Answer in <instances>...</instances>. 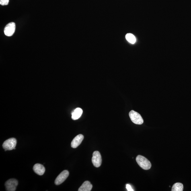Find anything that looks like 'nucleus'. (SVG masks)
Returning <instances> with one entry per match:
<instances>
[{"label": "nucleus", "mask_w": 191, "mask_h": 191, "mask_svg": "<svg viewBox=\"0 0 191 191\" xmlns=\"http://www.w3.org/2000/svg\"><path fill=\"white\" fill-rule=\"evenodd\" d=\"M136 160L138 165L145 170H148L151 168V165L150 161L145 157L142 155H138Z\"/></svg>", "instance_id": "nucleus-1"}, {"label": "nucleus", "mask_w": 191, "mask_h": 191, "mask_svg": "<svg viewBox=\"0 0 191 191\" xmlns=\"http://www.w3.org/2000/svg\"><path fill=\"white\" fill-rule=\"evenodd\" d=\"M129 116L132 122L134 124L141 125L143 123V120L140 114L134 110L131 111L129 114Z\"/></svg>", "instance_id": "nucleus-2"}, {"label": "nucleus", "mask_w": 191, "mask_h": 191, "mask_svg": "<svg viewBox=\"0 0 191 191\" xmlns=\"http://www.w3.org/2000/svg\"><path fill=\"white\" fill-rule=\"evenodd\" d=\"M17 141L15 138H10L8 139L4 142L3 147L5 151H11L13 149H15V147L16 146Z\"/></svg>", "instance_id": "nucleus-3"}, {"label": "nucleus", "mask_w": 191, "mask_h": 191, "mask_svg": "<svg viewBox=\"0 0 191 191\" xmlns=\"http://www.w3.org/2000/svg\"><path fill=\"white\" fill-rule=\"evenodd\" d=\"M18 184V181L16 179H10L5 183V186L6 190L7 191H15Z\"/></svg>", "instance_id": "nucleus-4"}, {"label": "nucleus", "mask_w": 191, "mask_h": 191, "mask_svg": "<svg viewBox=\"0 0 191 191\" xmlns=\"http://www.w3.org/2000/svg\"><path fill=\"white\" fill-rule=\"evenodd\" d=\"M102 157L100 153L98 151H96L93 153L92 158V163L94 166L98 167L101 166L102 163Z\"/></svg>", "instance_id": "nucleus-5"}, {"label": "nucleus", "mask_w": 191, "mask_h": 191, "mask_svg": "<svg viewBox=\"0 0 191 191\" xmlns=\"http://www.w3.org/2000/svg\"><path fill=\"white\" fill-rule=\"evenodd\" d=\"M16 25L15 23L11 22L8 23L4 29V33L6 36L10 37L13 36L15 32Z\"/></svg>", "instance_id": "nucleus-6"}, {"label": "nucleus", "mask_w": 191, "mask_h": 191, "mask_svg": "<svg viewBox=\"0 0 191 191\" xmlns=\"http://www.w3.org/2000/svg\"><path fill=\"white\" fill-rule=\"evenodd\" d=\"M69 175V171L64 170L58 175L56 178L55 182V184L56 185L61 184L65 181Z\"/></svg>", "instance_id": "nucleus-7"}, {"label": "nucleus", "mask_w": 191, "mask_h": 191, "mask_svg": "<svg viewBox=\"0 0 191 191\" xmlns=\"http://www.w3.org/2000/svg\"><path fill=\"white\" fill-rule=\"evenodd\" d=\"M84 137L82 134H80L76 136L72 141L71 144V147L75 148L81 145L83 141Z\"/></svg>", "instance_id": "nucleus-8"}, {"label": "nucleus", "mask_w": 191, "mask_h": 191, "mask_svg": "<svg viewBox=\"0 0 191 191\" xmlns=\"http://www.w3.org/2000/svg\"><path fill=\"white\" fill-rule=\"evenodd\" d=\"M34 172L40 176H42L45 172V168L43 165L39 163L35 164L33 167Z\"/></svg>", "instance_id": "nucleus-9"}, {"label": "nucleus", "mask_w": 191, "mask_h": 191, "mask_svg": "<svg viewBox=\"0 0 191 191\" xmlns=\"http://www.w3.org/2000/svg\"><path fill=\"white\" fill-rule=\"evenodd\" d=\"M93 188V185L88 181L83 183L78 190L79 191H90Z\"/></svg>", "instance_id": "nucleus-10"}, {"label": "nucleus", "mask_w": 191, "mask_h": 191, "mask_svg": "<svg viewBox=\"0 0 191 191\" xmlns=\"http://www.w3.org/2000/svg\"><path fill=\"white\" fill-rule=\"evenodd\" d=\"M83 111L81 108L75 109L72 113V118L73 120H76L81 117Z\"/></svg>", "instance_id": "nucleus-11"}, {"label": "nucleus", "mask_w": 191, "mask_h": 191, "mask_svg": "<svg viewBox=\"0 0 191 191\" xmlns=\"http://www.w3.org/2000/svg\"><path fill=\"white\" fill-rule=\"evenodd\" d=\"M184 185L180 183H177L173 185L172 188V191H182L184 190Z\"/></svg>", "instance_id": "nucleus-12"}, {"label": "nucleus", "mask_w": 191, "mask_h": 191, "mask_svg": "<svg viewBox=\"0 0 191 191\" xmlns=\"http://www.w3.org/2000/svg\"><path fill=\"white\" fill-rule=\"evenodd\" d=\"M126 40L128 42L132 44L135 43L136 42V38L133 34H128L126 36Z\"/></svg>", "instance_id": "nucleus-13"}, {"label": "nucleus", "mask_w": 191, "mask_h": 191, "mask_svg": "<svg viewBox=\"0 0 191 191\" xmlns=\"http://www.w3.org/2000/svg\"><path fill=\"white\" fill-rule=\"evenodd\" d=\"M9 2V0H0V4L1 5H7Z\"/></svg>", "instance_id": "nucleus-14"}, {"label": "nucleus", "mask_w": 191, "mask_h": 191, "mask_svg": "<svg viewBox=\"0 0 191 191\" xmlns=\"http://www.w3.org/2000/svg\"><path fill=\"white\" fill-rule=\"evenodd\" d=\"M126 188L128 191H133L134 190L132 189L131 186L128 184H127L126 185Z\"/></svg>", "instance_id": "nucleus-15"}]
</instances>
